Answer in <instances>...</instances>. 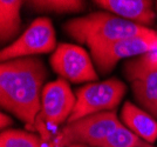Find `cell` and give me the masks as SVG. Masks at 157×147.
Segmentation results:
<instances>
[{"label": "cell", "instance_id": "6da1fadb", "mask_svg": "<svg viewBox=\"0 0 157 147\" xmlns=\"http://www.w3.org/2000/svg\"><path fill=\"white\" fill-rule=\"evenodd\" d=\"M46 77V67L38 58L28 57L1 61V107L22 121L28 129L35 127Z\"/></svg>", "mask_w": 157, "mask_h": 147}, {"label": "cell", "instance_id": "7a4b0ae2", "mask_svg": "<svg viewBox=\"0 0 157 147\" xmlns=\"http://www.w3.org/2000/svg\"><path fill=\"white\" fill-rule=\"evenodd\" d=\"M65 31L73 39L87 45L89 48L154 32L150 27L142 26L115 14L105 12H95L67 21Z\"/></svg>", "mask_w": 157, "mask_h": 147}, {"label": "cell", "instance_id": "3957f363", "mask_svg": "<svg viewBox=\"0 0 157 147\" xmlns=\"http://www.w3.org/2000/svg\"><path fill=\"white\" fill-rule=\"evenodd\" d=\"M121 124L115 111L102 112L68 122L52 141L53 147L86 145L101 147L105 138Z\"/></svg>", "mask_w": 157, "mask_h": 147}, {"label": "cell", "instance_id": "277c9868", "mask_svg": "<svg viewBox=\"0 0 157 147\" xmlns=\"http://www.w3.org/2000/svg\"><path fill=\"white\" fill-rule=\"evenodd\" d=\"M75 102L76 95L73 93L65 79H58L45 85L41 95L40 112L34 127L42 140H49V131L68 121L75 107Z\"/></svg>", "mask_w": 157, "mask_h": 147}, {"label": "cell", "instance_id": "5b68a950", "mask_svg": "<svg viewBox=\"0 0 157 147\" xmlns=\"http://www.w3.org/2000/svg\"><path fill=\"white\" fill-rule=\"evenodd\" d=\"M127 91L124 82L116 78L94 81L78 88L76 102L67 122H72L93 114L115 111Z\"/></svg>", "mask_w": 157, "mask_h": 147}, {"label": "cell", "instance_id": "8992f818", "mask_svg": "<svg viewBox=\"0 0 157 147\" xmlns=\"http://www.w3.org/2000/svg\"><path fill=\"white\" fill-rule=\"evenodd\" d=\"M95 67L101 74H107L120 60L136 58L157 51V31L150 34L136 35L98 45L89 48Z\"/></svg>", "mask_w": 157, "mask_h": 147}, {"label": "cell", "instance_id": "52a82bcc", "mask_svg": "<svg viewBox=\"0 0 157 147\" xmlns=\"http://www.w3.org/2000/svg\"><path fill=\"white\" fill-rule=\"evenodd\" d=\"M56 37L52 21L48 18H38L15 40L1 50V61L28 58L35 54H45L55 51Z\"/></svg>", "mask_w": 157, "mask_h": 147}, {"label": "cell", "instance_id": "ba28073f", "mask_svg": "<svg viewBox=\"0 0 157 147\" xmlns=\"http://www.w3.org/2000/svg\"><path fill=\"white\" fill-rule=\"evenodd\" d=\"M53 71L66 81L81 84L98 80V71L93 58L85 48L72 44H61L51 57Z\"/></svg>", "mask_w": 157, "mask_h": 147}, {"label": "cell", "instance_id": "9c48e42d", "mask_svg": "<svg viewBox=\"0 0 157 147\" xmlns=\"http://www.w3.org/2000/svg\"><path fill=\"white\" fill-rule=\"evenodd\" d=\"M124 72L135 99L150 112L157 104V51L127 61Z\"/></svg>", "mask_w": 157, "mask_h": 147}, {"label": "cell", "instance_id": "30bf717a", "mask_svg": "<svg viewBox=\"0 0 157 147\" xmlns=\"http://www.w3.org/2000/svg\"><path fill=\"white\" fill-rule=\"evenodd\" d=\"M98 6L123 19L149 27L156 20L152 0H95Z\"/></svg>", "mask_w": 157, "mask_h": 147}, {"label": "cell", "instance_id": "8fae6325", "mask_svg": "<svg viewBox=\"0 0 157 147\" xmlns=\"http://www.w3.org/2000/svg\"><path fill=\"white\" fill-rule=\"evenodd\" d=\"M123 125L144 141L152 144L157 140V119L132 102H125L121 111Z\"/></svg>", "mask_w": 157, "mask_h": 147}, {"label": "cell", "instance_id": "7c38bea8", "mask_svg": "<svg viewBox=\"0 0 157 147\" xmlns=\"http://www.w3.org/2000/svg\"><path fill=\"white\" fill-rule=\"evenodd\" d=\"M22 2L24 0H0V38L2 42L11 40L19 32Z\"/></svg>", "mask_w": 157, "mask_h": 147}, {"label": "cell", "instance_id": "4fadbf2b", "mask_svg": "<svg viewBox=\"0 0 157 147\" xmlns=\"http://www.w3.org/2000/svg\"><path fill=\"white\" fill-rule=\"evenodd\" d=\"M42 139L40 135L20 129L1 131L0 147H41Z\"/></svg>", "mask_w": 157, "mask_h": 147}, {"label": "cell", "instance_id": "5bb4252c", "mask_svg": "<svg viewBox=\"0 0 157 147\" xmlns=\"http://www.w3.org/2000/svg\"><path fill=\"white\" fill-rule=\"evenodd\" d=\"M144 141L122 122L111 132L101 147H141Z\"/></svg>", "mask_w": 157, "mask_h": 147}, {"label": "cell", "instance_id": "9a60e30c", "mask_svg": "<svg viewBox=\"0 0 157 147\" xmlns=\"http://www.w3.org/2000/svg\"><path fill=\"white\" fill-rule=\"evenodd\" d=\"M31 2L38 11L75 13L83 10L86 0H31Z\"/></svg>", "mask_w": 157, "mask_h": 147}, {"label": "cell", "instance_id": "2e32d148", "mask_svg": "<svg viewBox=\"0 0 157 147\" xmlns=\"http://www.w3.org/2000/svg\"><path fill=\"white\" fill-rule=\"evenodd\" d=\"M0 119H1V120H0V127H1V129H2V131L8 129V126H11V125L13 124L12 118H11L10 115H7L5 112H1Z\"/></svg>", "mask_w": 157, "mask_h": 147}, {"label": "cell", "instance_id": "e0dca14e", "mask_svg": "<svg viewBox=\"0 0 157 147\" xmlns=\"http://www.w3.org/2000/svg\"><path fill=\"white\" fill-rule=\"evenodd\" d=\"M150 113L152 114V115H154V117H155V118L157 119V104L155 105V106H154V108H152V109L150 111Z\"/></svg>", "mask_w": 157, "mask_h": 147}, {"label": "cell", "instance_id": "ac0fdd59", "mask_svg": "<svg viewBox=\"0 0 157 147\" xmlns=\"http://www.w3.org/2000/svg\"><path fill=\"white\" fill-rule=\"evenodd\" d=\"M141 147H154V146H152L151 144H149V142H144V144Z\"/></svg>", "mask_w": 157, "mask_h": 147}, {"label": "cell", "instance_id": "d6986e66", "mask_svg": "<svg viewBox=\"0 0 157 147\" xmlns=\"http://www.w3.org/2000/svg\"><path fill=\"white\" fill-rule=\"evenodd\" d=\"M69 147H90V146H86V145H72Z\"/></svg>", "mask_w": 157, "mask_h": 147}, {"label": "cell", "instance_id": "ffe728a7", "mask_svg": "<svg viewBox=\"0 0 157 147\" xmlns=\"http://www.w3.org/2000/svg\"><path fill=\"white\" fill-rule=\"evenodd\" d=\"M156 10H157V0H156Z\"/></svg>", "mask_w": 157, "mask_h": 147}, {"label": "cell", "instance_id": "44dd1931", "mask_svg": "<svg viewBox=\"0 0 157 147\" xmlns=\"http://www.w3.org/2000/svg\"><path fill=\"white\" fill-rule=\"evenodd\" d=\"M29 1H31V0H29Z\"/></svg>", "mask_w": 157, "mask_h": 147}]
</instances>
